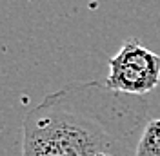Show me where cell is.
<instances>
[{
	"instance_id": "1",
	"label": "cell",
	"mask_w": 160,
	"mask_h": 156,
	"mask_svg": "<svg viewBox=\"0 0 160 156\" xmlns=\"http://www.w3.org/2000/svg\"><path fill=\"white\" fill-rule=\"evenodd\" d=\"M148 122L140 96L71 82L24 116L22 156H135Z\"/></svg>"
},
{
	"instance_id": "2",
	"label": "cell",
	"mask_w": 160,
	"mask_h": 156,
	"mask_svg": "<svg viewBox=\"0 0 160 156\" xmlns=\"http://www.w3.org/2000/svg\"><path fill=\"white\" fill-rule=\"evenodd\" d=\"M111 91L144 96L160 84V55L148 49L140 40L129 38L109 60V75L104 82Z\"/></svg>"
},
{
	"instance_id": "3",
	"label": "cell",
	"mask_w": 160,
	"mask_h": 156,
	"mask_svg": "<svg viewBox=\"0 0 160 156\" xmlns=\"http://www.w3.org/2000/svg\"><path fill=\"white\" fill-rule=\"evenodd\" d=\"M135 156H160V118H151L146 124Z\"/></svg>"
}]
</instances>
